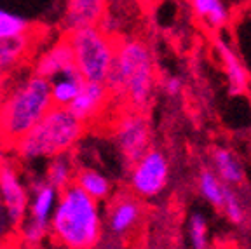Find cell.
Listing matches in <instances>:
<instances>
[{
  "instance_id": "1",
  "label": "cell",
  "mask_w": 251,
  "mask_h": 249,
  "mask_svg": "<svg viewBox=\"0 0 251 249\" xmlns=\"http://www.w3.org/2000/svg\"><path fill=\"white\" fill-rule=\"evenodd\" d=\"M98 204L75 183L63 188L49 222L52 242L68 249H89L101 244L103 218Z\"/></svg>"
},
{
  "instance_id": "2",
  "label": "cell",
  "mask_w": 251,
  "mask_h": 249,
  "mask_svg": "<svg viewBox=\"0 0 251 249\" xmlns=\"http://www.w3.org/2000/svg\"><path fill=\"white\" fill-rule=\"evenodd\" d=\"M52 106L51 84L37 74L0 91V141L11 147L26 134Z\"/></svg>"
},
{
  "instance_id": "3",
  "label": "cell",
  "mask_w": 251,
  "mask_h": 249,
  "mask_svg": "<svg viewBox=\"0 0 251 249\" xmlns=\"http://www.w3.org/2000/svg\"><path fill=\"white\" fill-rule=\"evenodd\" d=\"M153 82V61L149 46L138 39L117 42L114 63L105 80L110 96L124 100L134 110H141L152 98Z\"/></svg>"
},
{
  "instance_id": "4",
  "label": "cell",
  "mask_w": 251,
  "mask_h": 249,
  "mask_svg": "<svg viewBox=\"0 0 251 249\" xmlns=\"http://www.w3.org/2000/svg\"><path fill=\"white\" fill-rule=\"evenodd\" d=\"M84 132L86 124L78 121L68 106L52 105L26 134L12 145V150L25 162L52 159L59 153L70 152Z\"/></svg>"
},
{
  "instance_id": "5",
  "label": "cell",
  "mask_w": 251,
  "mask_h": 249,
  "mask_svg": "<svg viewBox=\"0 0 251 249\" xmlns=\"http://www.w3.org/2000/svg\"><path fill=\"white\" fill-rule=\"evenodd\" d=\"M74 52V65L84 80L105 82L115 58L117 40L101 26H84L65 31Z\"/></svg>"
},
{
  "instance_id": "6",
  "label": "cell",
  "mask_w": 251,
  "mask_h": 249,
  "mask_svg": "<svg viewBox=\"0 0 251 249\" xmlns=\"http://www.w3.org/2000/svg\"><path fill=\"white\" fill-rule=\"evenodd\" d=\"M33 197L28 204V213L18 230V241L23 246H39L49 235V222L58 202L59 192L46 181H33Z\"/></svg>"
},
{
  "instance_id": "7",
  "label": "cell",
  "mask_w": 251,
  "mask_h": 249,
  "mask_svg": "<svg viewBox=\"0 0 251 249\" xmlns=\"http://www.w3.org/2000/svg\"><path fill=\"white\" fill-rule=\"evenodd\" d=\"M169 164L161 150H147L131 169V188L134 195L150 199L159 195L168 185Z\"/></svg>"
},
{
  "instance_id": "8",
  "label": "cell",
  "mask_w": 251,
  "mask_h": 249,
  "mask_svg": "<svg viewBox=\"0 0 251 249\" xmlns=\"http://www.w3.org/2000/svg\"><path fill=\"white\" fill-rule=\"evenodd\" d=\"M141 216H143V207L138 200V195L136 197L131 194L117 195L106 207L103 237L108 234L112 239L126 241L140 226Z\"/></svg>"
},
{
  "instance_id": "9",
  "label": "cell",
  "mask_w": 251,
  "mask_h": 249,
  "mask_svg": "<svg viewBox=\"0 0 251 249\" xmlns=\"http://www.w3.org/2000/svg\"><path fill=\"white\" fill-rule=\"evenodd\" d=\"M115 141L124 159L133 166L149 150L150 129L140 110L124 113L115 125Z\"/></svg>"
},
{
  "instance_id": "10",
  "label": "cell",
  "mask_w": 251,
  "mask_h": 249,
  "mask_svg": "<svg viewBox=\"0 0 251 249\" xmlns=\"http://www.w3.org/2000/svg\"><path fill=\"white\" fill-rule=\"evenodd\" d=\"M0 202L4 204L12 225L20 230L28 213L30 194L20 176V169L11 160H5L0 168Z\"/></svg>"
},
{
  "instance_id": "11",
  "label": "cell",
  "mask_w": 251,
  "mask_h": 249,
  "mask_svg": "<svg viewBox=\"0 0 251 249\" xmlns=\"http://www.w3.org/2000/svg\"><path fill=\"white\" fill-rule=\"evenodd\" d=\"M39 42L37 30L11 39H0V91L4 89L11 75L33 54V47Z\"/></svg>"
},
{
  "instance_id": "12",
  "label": "cell",
  "mask_w": 251,
  "mask_h": 249,
  "mask_svg": "<svg viewBox=\"0 0 251 249\" xmlns=\"http://www.w3.org/2000/svg\"><path fill=\"white\" fill-rule=\"evenodd\" d=\"M110 98L112 96H110V91L105 82L84 80L77 96L68 105V110L74 113L78 121L87 125L94 119L100 117V113L105 110Z\"/></svg>"
},
{
  "instance_id": "13",
  "label": "cell",
  "mask_w": 251,
  "mask_h": 249,
  "mask_svg": "<svg viewBox=\"0 0 251 249\" xmlns=\"http://www.w3.org/2000/svg\"><path fill=\"white\" fill-rule=\"evenodd\" d=\"M106 12V0H68L63 28L65 31H72L84 26H100Z\"/></svg>"
},
{
  "instance_id": "14",
  "label": "cell",
  "mask_w": 251,
  "mask_h": 249,
  "mask_svg": "<svg viewBox=\"0 0 251 249\" xmlns=\"http://www.w3.org/2000/svg\"><path fill=\"white\" fill-rule=\"evenodd\" d=\"M74 52L70 42L65 35L58 40L52 47H49L33 65V74L51 80L56 75L74 68Z\"/></svg>"
},
{
  "instance_id": "15",
  "label": "cell",
  "mask_w": 251,
  "mask_h": 249,
  "mask_svg": "<svg viewBox=\"0 0 251 249\" xmlns=\"http://www.w3.org/2000/svg\"><path fill=\"white\" fill-rule=\"evenodd\" d=\"M49 84H51L52 105L68 106L72 103V100L77 96L80 87H82L84 77L78 74V70L74 66L70 70L63 72V74L56 75L54 78H51Z\"/></svg>"
},
{
  "instance_id": "16",
  "label": "cell",
  "mask_w": 251,
  "mask_h": 249,
  "mask_svg": "<svg viewBox=\"0 0 251 249\" xmlns=\"http://www.w3.org/2000/svg\"><path fill=\"white\" fill-rule=\"evenodd\" d=\"M216 49H218L220 58L224 61L230 93L232 94L244 93L248 87V72L243 66V63H241V59L237 58V54L232 51L224 40H218V42H216Z\"/></svg>"
},
{
  "instance_id": "17",
  "label": "cell",
  "mask_w": 251,
  "mask_h": 249,
  "mask_svg": "<svg viewBox=\"0 0 251 249\" xmlns=\"http://www.w3.org/2000/svg\"><path fill=\"white\" fill-rule=\"evenodd\" d=\"M213 166H215L213 171L228 187H239L244 181L243 166L227 148H215L213 150Z\"/></svg>"
},
{
  "instance_id": "18",
  "label": "cell",
  "mask_w": 251,
  "mask_h": 249,
  "mask_svg": "<svg viewBox=\"0 0 251 249\" xmlns=\"http://www.w3.org/2000/svg\"><path fill=\"white\" fill-rule=\"evenodd\" d=\"M74 183L98 202L106 200L110 197V192H112V183L108 181V178L103 176L101 173L94 171V169H75Z\"/></svg>"
},
{
  "instance_id": "19",
  "label": "cell",
  "mask_w": 251,
  "mask_h": 249,
  "mask_svg": "<svg viewBox=\"0 0 251 249\" xmlns=\"http://www.w3.org/2000/svg\"><path fill=\"white\" fill-rule=\"evenodd\" d=\"M74 176H75V168L72 159L68 157V152L52 157L46 173L47 183L52 185L58 192H61L63 188H67L68 185L74 183Z\"/></svg>"
},
{
  "instance_id": "20",
  "label": "cell",
  "mask_w": 251,
  "mask_h": 249,
  "mask_svg": "<svg viewBox=\"0 0 251 249\" xmlns=\"http://www.w3.org/2000/svg\"><path fill=\"white\" fill-rule=\"evenodd\" d=\"M194 14L199 20L206 21L209 28L216 30L228 21V11L222 4V0H190Z\"/></svg>"
},
{
  "instance_id": "21",
  "label": "cell",
  "mask_w": 251,
  "mask_h": 249,
  "mask_svg": "<svg viewBox=\"0 0 251 249\" xmlns=\"http://www.w3.org/2000/svg\"><path fill=\"white\" fill-rule=\"evenodd\" d=\"M227 185L218 178L213 169H202L199 174V190L206 200L211 206H215L216 209H222L224 204V194Z\"/></svg>"
},
{
  "instance_id": "22",
  "label": "cell",
  "mask_w": 251,
  "mask_h": 249,
  "mask_svg": "<svg viewBox=\"0 0 251 249\" xmlns=\"http://www.w3.org/2000/svg\"><path fill=\"white\" fill-rule=\"evenodd\" d=\"M31 30V25L25 20L23 16H18L14 12H9L5 9H0V39H11L28 33Z\"/></svg>"
},
{
  "instance_id": "23",
  "label": "cell",
  "mask_w": 251,
  "mask_h": 249,
  "mask_svg": "<svg viewBox=\"0 0 251 249\" xmlns=\"http://www.w3.org/2000/svg\"><path fill=\"white\" fill-rule=\"evenodd\" d=\"M222 209L225 211L227 218L230 220L234 225H243V223L246 222V209H244L243 202H241L239 195L235 194L234 187H228V185L225 187Z\"/></svg>"
},
{
  "instance_id": "24",
  "label": "cell",
  "mask_w": 251,
  "mask_h": 249,
  "mask_svg": "<svg viewBox=\"0 0 251 249\" xmlns=\"http://www.w3.org/2000/svg\"><path fill=\"white\" fill-rule=\"evenodd\" d=\"M188 237L196 249L208 248V222L201 213H194L188 220Z\"/></svg>"
},
{
  "instance_id": "25",
  "label": "cell",
  "mask_w": 251,
  "mask_h": 249,
  "mask_svg": "<svg viewBox=\"0 0 251 249\" xmlns=\"http://www.w3.org/2000/svg\"><path fill=\"white\" fill-rule=\"evenodd\" d=\"M162 87H164L168 96H178V94H181V91H183V82L178 77H169V78H166Z\"/></svg>"
},
{
  "instance_id": "26",
  "label": "cell",
  "mask_w": 251,
  "mask_h": 249,
  "mask_svg": "<svg viewBox=\"0 0 251 249\" xmlns=\"http://www.w3.org/2000/svg\"><path fill=\"white\" fill-rule=\"evenodd\" d=\"M106 2H108V7L110 5H117V7H121V5L127 4L129 0H106Z\"/></svg>"
},
{
  "instance_id": "27",
  "label": "cell",
  "mask_w": 251,
  "mask_h": 249,
  "mask_svg": "<svg viewBox=\"0 0 251 249\" xmlns=\"http://www.w3.org/2000/svg\"><path fill=\"white\" fill-rule=\"evenodd\" d=\"M7 160V157H5V148H4V145L0 143V168H2V164Z\"/></svg>"
}]
</instances>
